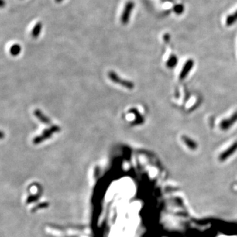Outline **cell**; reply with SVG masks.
<instances>
[{
	"mask_svg": "<svg viewBox=\"0 0 237 237\" xmlns=\"http://www.w3.org/2000/svg\"><path fill=\"white\" fill-rule=\"evenodd\" d=\"M42 26H43V24L42 23V22H38L36 24L33 30H32V33H31L32 36L33 38H38V36L41 33Z\"/></svg>",
	"mask_w": 237,
	"mask_h": 237,
	"instance_id": "52a82bcc",
	"label": "cell"
},
{
	"mask_svg": "<svg viewBox=\"0 0 237 237\" xmlns=\"http://www.w3.org/2000/svg\"><path fill=\"white\" fill-rule=\"evenodd\" d=\"M184 11V7L183 4H177L173 7V11L177 15H181Z\"/></svg>",
	"mask_w": 237,
	"mask_h": 237,
	"instance_id": "9c48e42d",
	"label": "cell"
},
{
	"mask_svg": "<svg viewBox=\"0 0 237 237\" xmlns=\"http://www.w3.org/2000/svg\"><path fill=\"white\" fill-rule=\"evenodd\" d=\"M237 122V111L233 113L230 117L223 120L220 122V129L222 130H227Z\"/></svg>",
	"mask_w": 237,
	"mask_h": 237,
	"instance_id": "7a4b0ae2",
	"label": "cell"
},
{
	"mask_svg": "<svg viewBox=\"0 0 237 237\" xmlns=\"http://www.w3.org/2000/svg\"><path fill=\"white\" fill-rule=\"evenodd\" d=\"M181 139L185 144V145L191 150H196L197 148V144L191 138L188 137L187 135H183L181 137Z\"/></svg>",
	"mask_w": 237,
	"mask_h": 237,
	"instance_id": "5b68a950",
	"label": "cell"
},
{
	"mask_svg": "<svg viewBox=\"0 0 237 237\" xmlns=\"http://www.w3.org/2000/svg\"><path fill=\"white\" fill-rule=\"evenodd\" d=\"M194 65V62L193 59H189L186 61L179 75V78L180 80H184V79L187 78L189 73L191 72L192 69L193 68Z\"/></svg>",
	"mask_w": 237,
	"mask_h": 237,
	"instance_id": "277c9868",
	"label": "cell"
},
{
	"mask_svg": "<svg viewBox=\"0 0 237 237\" xmlns=\"http://www.w3.org/2000/svg\"><path fill=\"white\" fill-rule=\"evenodd\" d=\"M63 1V0H55V2L57 3H61Z\"/></svg>",
	"mask_w": 237,
	"mask_h": 237,
	"instance_id": "7c38bea8",
	"label": "cell"
},
{
	"mask_svg": "<svg viewBox=\"0 0 237 237\" xmlns=\"http://www.w3.org/2000/svg\"><path fill=\"white\" fill-rule=\"evenodd\" d=\"M237 151V141H235L234 143L231 145L229 147L221 153L219 156V160L221 161H224L227 160L229 157L232 156Z\"/></svg>",
	"mask_w": 237,
	"mask_h": 237,
	"instance_id": "3957f363",
	"label": "cell"
},
{
	"mask_svg": "<svg viewBox=\"0 0 237 237\" xmlns=\"http://www.w3.org/2000/svg\"><path fill=\"white\" fill-rule=\"evenodd\" d=\"M19 50H20V47L17 45H15L13 47H12V52H13V53L18 52Z\"/></svg>",
	"mask_w": 237,
	"mask_h": 237,
	"instance_id": "30bf717a",
	"label": "cell"
},
{
	"mask_svg": "<svg viewBox=\"0 0 237 237\" xmlns=\"http://www.w3.org/2000/svg\"><path fill=\"white\" fill-rule=\"evenodd\" d=\"M237 22V9L234 12V13L228 15V17L226 18L225 23L226 25L228 26H231Z\"/></svg>",
	"mask_w": 237,
	"mask_h": 237,
	"instance_id": "8992f818",
	"label": "cell"
},
{
	"mask_svg": "<svg viewBox=\"0 0 237 237\" xmlns=\"http://www.w3.org/2000/svg\"><path fill=\"white\" fill-rule=\"evenodd\" d=\"M5 5V0H1V7H3Z\"/></svg>",
	"mask_w": 237,
	"mask_h": 237,
	"instance_id": "8fae6325",
	"label": "cell"
},
{
	"mask_svg": "<svg viewBox=\"0 0 237 237\" xmlns=\"http://www.w3.org/2000/svg\"><path fill=\"white\" fill-rule=\"evenodd\" d=\"M135 7V3L132 0L128 1L125 3L123 11L121 16L120 21L122 25H126L129 22L130 15H131L132 11Z\"/></svg>",
	"mask_w": 237,
	"mask_h": 237,
	"instance_id": "6da1fadb",
	"label": "cell"
},
{
	"mask_svg": "<svg viewBox=\"0 0 237 237\" xmlns=\"http://www.w3.org/2000/svg\"><path fill=\"white\" fill-rule=\"evenodd\" d=\"M177 63H178L177 57L175 55H171V56L169 57L168 60L167 61V63H166V65H167V67H168V68L172 69L177 65Z\"/></svg>",
	"mask_w": 237,
	"mask_h": 237,
	"instance_id": "ba28073f",
	"label": "cell"
}]
</instances>
